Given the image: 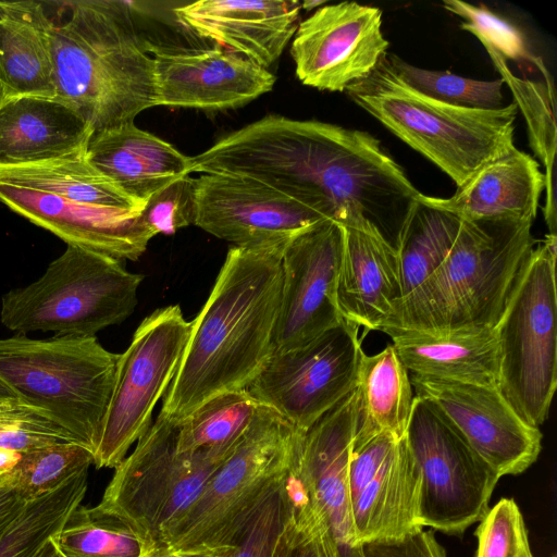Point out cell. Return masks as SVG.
I'll list each match as a JSON object with an SVG mask.
<instances>
[{"instance_id":"52a82bcc","label":"cell","mask_w":557,"mask_h":557,"mask_svg":"<svg viewBox=\"0 0 557 557\" xmlns=\"http://www.w3.org/2000/svg\"><path fill=\"white\" fill-rule=\"evenodd\" d=\"M299 432L259 405L253 418L198 498L169 529L162 546L215 549L228 546L263 496L287 473Z\"/></svg>"},{"instance_id":"603a6c76","label":"cell","mask_w":557,"mask_h":557,"mask_svg":"<svg viewBox=\"0 0 557 557\" xmlns=\"http://www.w3.org/2000/svg\"><path fill=\"white\" fill-rule=\"evenodd\" d=\"M344 245L336 284L342 318L377 331L401 298L395 248L368 222L343 225Z\"/></svg>"},{"instance_id":"cb8c5ba5","label":"cell","mask_w":557,"mask_h":557,"mask_svg":"<svg viewBox=\"0 0 557 557\" xmlns=\"http://www.w3.org/2000/svg\"><path fill=\"white\" fill-rule=\"evenodd\" d=\"M545 188L544 173L528 153L512 149L482 166L448 198L419 194L418 200L461 220L534 221Z\"/></svg>"},{"instance_id":"c3c4849f","label":"cell","mask_w":557,"mask_h":557,"mask_svg":"<svg viewBox=\"0 0 557 557\" xmlns=\"http://www.w3.org/2000/svg\"><path fill=\"white\" fill-rule=\"evenodd\" d=\"M17 397L14 392L0 379V398Z\"/></svg>"},{"instance_id":"60d3db41","label":"cell","mask_w":557,"mask_h":557,"mask_svg":"<svg viewBox=\"0 0 557 557\" xmlns=\"http://www.w3.org/2000/svg\"><path fill=\"white\" fill-rule=\"evenodd\" d=\"M443 5L465 20L460 28L471 33L479 40L486 41L506 60L534 64L536 57L527 50L522 34L503 18L485 8L463 1L447 0Z\"/></svg>"},{"instance_id":"83f0119b","label":"cell","mask_w":557,"mask_h":557,"mask_svg":"<svg viewBox=\"0 0 557 557\" xmlns=\"http://www.w3.org/2000/svg\"><path fill=\"white\" fill-rule=\"evenodd\" d=\"M357 388L359 410L354 443L380 433L405 436L414 395L409 372L393 345L375 355L363 352Z\"/></svg>"},{"instance_id":"ba28073f","label":"cell","mask_w":557,"mask_h":557,"mask_svg":"<svg viewBox=\"0 0 557 557\" xmlns=\"http://www.w3.org/2000/svg\"><path fill=\"white\" fill-rule=\"evenodd\" d=\"M557 236L547 234L522 264L495 326L498 389L528 424L548 416L557 386Z\"/></svg>"},{"instance_id":"9a60e30c","label":"cell","mask_w":557,"mask_h":557,"mask_svg":"<svg viewBox=\"0 0 557 557\" xmlns=\"http://www.w3.org/2000/svg\"><path fill=\"white\" fill-rule=\"evenodd\" d=\"M343 245V225L331 219L310 226L285 245L273 352L304 346L344 321L336 304Z\"/></svg>"},{"instance_id":"ffe728a7","label":"cell","mask_w":557,"mask_h":557,"mask_svg":"<svg viewBox=\"0 0 557 557\" xmlns=\"http://www.w3.org/2000/svg\"><path fill=\"white\" fill-rule=\"evenodd\" d=\"M0 202L67 245L121 261L137 260L156 236L138 210L78 203L7 183H0Z\"/></svg>"},{"instance_id":"44dd1931","label":"cell","mask_w":557,"mask_h":557,"mask_svg":"<svg viewBox=\"0 0 557 557\" xmlns=\"http://www.w3.org/2000/svg\"><path fill=\"white\" fill-rule=\"evenodd\" d=\"M298 1L200 0L173 10L177 22L267 69L297 30Z\"/></svg>"},{"instance_id":"5bb4252c","label":"cell","mask_w":557,"mask_h":557,"mask_svg":"<svg viewBox=\"0 0 557 557\" xmlns=\"http://www.w3.org/2000/svg\"><path fill=\"white\" fill-rule=\"evenodd\" d=\"M421 474L406 434L389 433L354 443L348 492L357 542L398 540L423 529Z\"/></svg>"},{"instance_id":"3957f363","label":"cell","mask_w":557,"mask_h":557,"mask_svg":"<svg viewBox=\"0 0 557 557\" xmlns=\"http://www.w3.org/2000/svg\"><path fill=\"white\" fill-rule=\"evenodd\" d=\"M532 224L513 219L461 220L445 260L393 305L377 331L443 334L495 327L536 245Z\"/></svg>"},{"instance_id":"f546056e","label":"cell","mask_w":557,"mask_h":557,"mask_svg":"<svg viewBox=\"0 0 557 557\" xmlns=\"http://www.w3.org/2000/svg\"><path fill=\"white\" fill-rule=\"evenodd\" d=\"M491 57L504 83L511 89L517 108H521L525 117L530 145L545 168L544 182L546 190L543 214L548 234L556 235V115L555 88L547 71L542 81L519 78L508 67L507 60L486 41L480 40Z\"/></svg>"},{"instance_id":"2e32d148","label":"cell","mask_w":557,"mask_h":557,"mask_svg":"<svg viewBox=\"0 0 557 557\" xmlns=\"http://www.w3.org/2000/svg\"><path fill=\"white\" fill-rule=\"evenodd\" d=\"M388 45L381 9L344 1L325 4L300 22L290 53L302 84L345 91L374 70Z\"/></svg>"},{"instance_id":"bcb514c9","label":"cell","mask_w":557,"mask_h":557,"mask_svg":"<svg viewBox=\"0 0 557 557\" xmlns=\"http://www.w3.org/2000/svg\"><path fill=\"white\" fill-rule=\"evenodd\" d=\"M33 557H61L57 552L54 545L49 539L44 543V545L36 552Z\"/></svg>"},{"instance_id":"484cf974","label":"cell","mask_w":557,"mask_h":557,"mask_svg":"<svg viewBox=\"0 0 557 557\" xmlns=\"http://www.w3.org/2000/svg\"><path fill=\"white\" fill-rule=\"evenodd\" d=\"M387 335L400 361L412 374L498 388L499 350L495 327L443 334L403 331Z\"/></svg>"},{"instance_id":"5b68a950","label":"cell","mask_w":557,"mask_h":557,"mask_svg":"<svg viewBox=\"0 0 557 557\" xmlns=\"http://www.w3.org/2000/svg\"><path fill=\"white\" fill-rule=\"evenodd\" d=\"M120 355L96 338L54 335L0 339V379L44 410L95 458Z\"/></svg>"},{"instance_id":"9c48e42d","label":"cell","mask_w":557,"mask_h":557,"mask_svg":"<svg viewBox=\"0 0 557 557\" xmlns=\"http://www.w3.org/2000/svg\"><path fill=\"white\" fill-rule=\"evenodd\" d=\"M222 462V461H221ZM178 447V420L160 411L133 453L114 468L99 505L129 521L158 547L221 463Z\"/></svg>"},{"instance_id":"8fae6325","label":"cell","mask_w":557,"mask_h":557,"mask_svg":"<svg viewBox=\"0 0 557 557\" xmlns=\"http://www.w3.org/2000/svg\"><path fill=\"white\" fill-rule=\"evenodd\" d=\"M190 330L178 305L157 309L138 325L117 360L94 458L97 468H116L149 429L152 411L177 372Z\"/></svg>"},{"instance_id":"4316f807","label":"cell","mask_w":557,"mask_h":557,"mask_svg":"<svg viewBox=\"0 0 557 557\" xmlns=\"http://www.w3.org/2000/svg\"><path fill=\"white\" fill-rule=\"evenodd\" d=\"M48 1H0V96L57 97Z\"/></svg>"},{"instance_id":"681fc988","label":"cell","mask_w":557,"mask_h":557,"mask_svg":"<svg viewBox=\"0 0 557 557\" xmlns=\"http://www.w3.org/2000/svg\"><path fill=\"white\" fill-rule=\"evenodd\" d=\"M232 550V545L226 546L218 557H228Z\"/></svg>"},{"instance_id":"d590c367","label":"cell","mask_w":557,"mask_h":557,"mask_svg":"<svg viewBox=\"0 0 557 557\" xmlns=\"http://www.w3.org/2000/svg\"><path fill=\"white\" fill-rule=\"evenodd\" d=\"M384 59L392 72L404 84L434 100L456 107L483 110H495L505 106L502 78L479 81L446 71L425 70L388 52Z\"/></svg>"},{"instance_id":"f35d334b","label":"cell","mask_w":557,"mask_h":557,"mask_svg":"<svg viewBox=\"0 0 557 557\" xmlns=\"http://www.w3.org/2000/svg\"><path fill=\"white\" fill-rule=\"evenodd\" d=\"M285 476L263 496L236 531L228 544L232 545L228 557L271 556L287 510Z\"/></svg>"},{"instance_id":"d4e9b609","label":"cell","mask_w":557,"mask_h":557,"mask_svg":"<svg viewBox=\"0 0 557 557\" xmlns=\"http://www.w3.org/2000/svg\"><path fill=\"white\" fill-rule=\"evenodd\" d=\"M89 162L124 193L146 203L168 184L189 175V157L134 122L91 136Z\"/></svg>"},{"instance_id":"836d02e7","label":"cell","mask_w":557,"mask_h":557,"mask_svg":"<svg viewBox=\"0 0 557 557\" xmlns=\"http://www.w3.org/2000/svg\"><path fill=\"white\" fill-rule=\"evenodd\" d=\"M88 470L28 500L0 534V557H33L65 524L87 492Z\"/></svg>"},{"instance_id":"e0dca14e","label":"cell","mask_w":557,"mask_h":557,"mask_svg":"<svg viewBox=\"0 0 557 557\" xmlns=\"http://www.w3.org/2000/svg\"><path fill=\"white\" fill-rule=\"evenodd\" d=\"M193 224L234 246L286 243L326 220L260 182L233 175L194 178Z\"/></svg>"},{"instance_id":"d6a6232c","label":"cell","mask_w":557,"mask_h":557,"mask_svg":"<svg viewBox=\"0 0 557 557\" xmlns=\"http://www.w3.org/2000/svg\"><path fill=\"white\" fill-rule=\"evenodd\" d=\"M259 404L246 388L219 394L178 420V447L221 462L236 445Z\"/></svg>"},{"instance_id":"4dcf8cb0","label":"cell","mask_w":557,"mask_h":557,"mask_svg":"<svg viewBox=\"0 0 557 557\" xmlns=\"http://www.w3.org/2000/svg\"><path fill=\"white\" fill-rule=\"evenodd\" d=\"M50 540L61 557H148L158 547L129 521L100 505L76 507Z\"/></svg>"},{"instance_id":"e575fe53","label":"cell","mask_w":557,"mask_h":557,"mask_svg":"<svg viewBox=\"0 0 557 557\" xmlns=\"http://www.w3.org/2000/svg\"><path fill=\"white\" fill-rule=\"evenodd\" d=\"M94 454L74 443H59L22 453L5 476L25 502L42 496L76 473L89 469Z\"/></svg>"},{"instance_id":"74e56055","label":"cell","mask_w":557,"mask_h":557,"mask_svg":"<svg viewBox=\"0 0 557 557\" xmlns=\"http://www.w3.org/2000/svg\"><path fill=\"white\" fill-rule=\"evenodd\" d=\"M69 442L77 443L44 410L18 397L0 398V449L22 454Z\"/></svg>"},{"instance_id":"7c38bea8","label":"cell","mask_w":557,"mask_h":557,"mask_svg":"<svg viewBox=\"0 0 557 557\" xmlns=\"http://www.w3.org/2000/svg\"><path fill=\"white\" fill-rule=\"evenodd\" d=\"M358 327L344 320L304 346L272 352L247 392L306 431L357 386L363 355Z\"/></svg>"},{"instance_id":"277c9868","label":"cell","mask_w":557,"mask_h":557,"mask_svg":"<svg viewBox=\"0 0 557 557\" xmlns=\"http://www.w3.org/2000/svg\"><path fill=\"white\" fill-rule=\"evenodd\" d=\"M345 91L357 106L440 168L457 187L516 148L515 102L483 110L434 100L404 84L384 57L367 77Z\"/></svg>"},{"instance_id":"7a4b0ae2","label":"cell","mask_w":557,"mask_h":557,"mask_svg":"<svg viewBox=\"0 0 557 557\" xmlns=\"http://www.w3.org/2000/svg\"><path fill=\"white\" fill-rule=\"evenodd\" d=\"M57 94L94 134L154 107L153 60L132 8L111 0L48 1Z\"/></svg>"},{"instance_id":"7402d4cb","label":"cell","mask_w":557,"mask_h":557,"mask_svg":"<svg viewBox=\"0 0 557 557\" xmlns=\"http://www.w3.org/2000/svg\"><path fill=\"white\" fill-rule=\"evenodd\" d=\"M92 135L79 111L59 96H0V166L85 153Z\"/></svg>"},{"instance_id":"f1b7e54d","label":"cell","mask_w":557,"mask_h":557,"mask_svg":"<svg viewBox=\"0 0 557 557\" xmlns=\"http://www.w3.org/2000/svg\"><path fill=\"white\" fill-rule=\"evenodd\" d=\"M0 183L106 208L143 211L146 205L128 196L97 170L89 162L87 152L30 164L0 166Z\"/></svg>"},{"instance_id":"b9f144b4","label":"cell","mask_w":557,"mask_h":557,"mask_svg":"<svg viewBox=\"0 0 557 557\" xmlns=\"http://www.w3.org/2000/svg\"><path fill=\"white\" fill-rule=\"evenodd\" d=\"M194 206V178L185 175L153 194L141 216L154 235H171L193 224Z\"/></svg>"},{"instance_id":"f6af8a7d","label":"cell","mask_w":557,"mask_h":557,"mask_svg":"<svg viewBox=\"0 0 557 557\" xmlns=\"http://www.w3.org/2000/svg\"><path fill=\"white\" fill-rule=\"evenodd\" d=\"M225 547L215 549H172L161 546L157 547L148 557H218Z\"/></svg>"},{"instance_id":"1f68e13d","label":"cell","mask_w":557,"mask_h":557,"mask_svg":"<svg viewBox=\"0 0 557 557\" xmlns=\"http://www.w3.org/2000/svg\"><path fill=\"white\" fill-rule=\"evenodd\" d=\"M461 219L417 199L395 246L401 297L426 280L445 260Z\"/></svg>"},{"instance_id":"ab89813d","label":"cell","mask_w":557,"mask_h":557,"mask_svg":"<svg viewBox=\"0 0 557 557\" xmlns=\"http://www.w3.org/2000/svg\"><path fill=\"white\" fill-rule=\"evenodd\" d=\"M479 522L475 557H533L523 516L513 499H499Z\"/></svg>"},{"instance_id":"ee69618b","label":"cell","mask_w":557,"mask_h":557,"mask_svg":"<svg viewBox=\"0 0 557 557\" xmlns=\"http://www.w3.org/2000/svg\"><path fill=\"white\" fill-rule=\"evenodd\" d=\"M26 502L22 499L5 474L0 475V534L20 512Z\"/></svg>"},{"instance_id":"7dc6e473","label":"cell","mask_w":557,"mask_h":557,"mask_svg":"<svg viewBox=\"0 0 557 557\" xmlns=\"http://www.w3.org/2000/svg\"><path fill=\"white\" fill-rule=\"evenodd\" d=\"M326 1L324 0H319V1H305L304 3L300 4V8L305 9L306 11H311L313 9H319L323 5H325Z\"/></svg>"},{"instance_id":"8992f818","label":"cell","mask_w":557,"mask_h":557,"mask_svg":"<svg viewBox=\"0 0 557 557\" xmlns=\"http://www.w3.org/2000/svg\"><path fill=\"white\" fill-rule=\"evenodd\" d=\"M143 278L119 259L67 245L37 281L1 297L0 321L22 335L92 337L134 312Z\"/></svg>"},{"instance_id":"30bf717a","label":"cell","mask_w":557,"mask_h":557,"mask_svg":"<svg viewBox=\"0 0 557 557\" xmlns=\"http://www.w3.org/2000/svg\"><path fill=\"white\" fill-rule=\"evenodd\" d=\"M406 440L421 474V525L461 535L481 521L500 476L430 400L414 395Z\"/></svg>"},{"instance_id":"ac0fdd59","label":"cell","mask_w":557,"mask_h":557,"mask_svg":"<svg viewBox=\"0 0 557 557\" xmlns=\"http://www.w3.org/2000/svg\"><path fill=\"white\" fill-rule=\"evenodd\" d=\"M416 396L434 404L498 473L516 475L537 459L542 433L513 410L496 387L410 374Z\"/></svg>"},{"instance_id":"7bdbcfd3","label":"cell","mask_w":557,"mask_h":557,"mask_svg":"<svg viewBox=\"0 0 557 557\" xmlns=\"http://www.w3.org/2000/svg\"><path fill=\"white\" fill-rule=\"evenodd\" d=\"M363 557H447L433 530L413 532L398 540L361 545Z\"/></svg>"},{"instance_id":"d6986e66","label":"cell","mask_w":557,"mask_h":557,"mask_svg":"<svg viewBox=\"0 0 557 557\" xmlns=\"http://www.w3.org/2000/svg\"><path fill=\"white\" fill-rule=\"evenodd\" d=\"M153 60L156 106L224 110L270 91L275 76L222 47L173 50L148 42Z\"/></svg>"},{"instance_id":"f907efd6","label":"cell","mask_w":557,"mask_h":557,"mask_svg":"<svg viewBox=\"0 0 557 557\" xmlns=\"http://www.w3.org/2000/svg\"><path fill=\"white\" fill-rule=\"evenodd\" d=\"M553 557H556V556H553Z\"/></svg>"},{"instance_id":"4fadbf2b","label":"cell","mask_w":557,"mask_h":557,"mask_svg":"<svg viewBox=\"0 0 557 557\" xmlns=\"http://www.w3.org/2000/svg\"><path fill=\"white\" fill-rule=\"evenodd\" d=\"M357 386L296 440L292 471L321 524L329 557H363L348 492V465L357 431Z\"/></svg>"},{"instance_id":"6da1fadb","label":"cell","mask_w":557,"mask_h":557,"mask_svg":"<svg viewBox=\"0 0 557 557\" xmlns=\"http://www.w3.org/2000/svg\"><path fill=\"white\" fill-rule=\"evenodd\" d=\"M286 243L233 246L191 330L161 411L181 420L208 399L243 389L273 352Z\"/></svg>"},{"instance_id":"8d00e7d4","label":"cell","mask_w":557,"mask_h":557,"mask_svg":"<svg viewBox=\"0 0 557 557\" xmlns=\"http://www.w3.org/2000/svg\"><path fill=\"white\" fill-rule=\"evenodd\" d=\"M284 484L287 510L270 557H329L319 519L302 484L290 469Z\"/></svg>"}]
</instances>
